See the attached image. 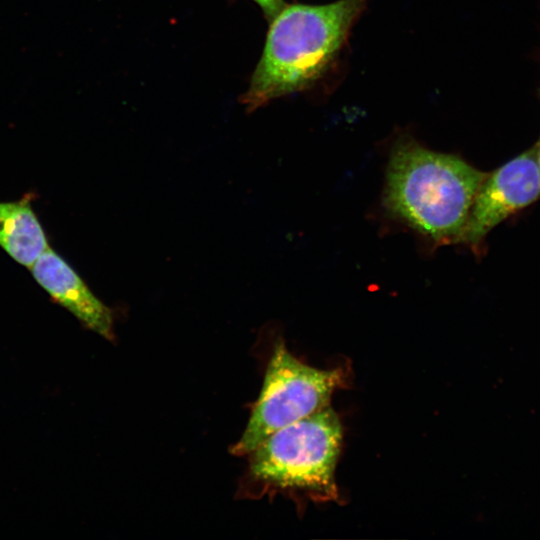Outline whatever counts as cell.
Instances as JSON below:
<instances>
[{
    "instance_id": "cell-1",
    "label": "cell",
    "mask_w": 540,
    "mask_h": 540,
    "mask_svg": "<svg viewBox=\"0 0 540 540\" xmlns=\"http://www.w3.org/2000/svg\"><path fill=\"white\" fill-rule=\"evenodd\" d=\"M367 2L286 4L270 21L262 56L242 96L248 111L318 81L343 48Z\"/></svg>"
},
{
    "instance_id": "cell-2",
    "label": "cell",
    "mask_w": 540,
    "mask_h": 540,
    "mask_svg": "<svg viewBox=\"0 0 540 540\" xmlns=\"http://www.w3.org/2000/svg\"><path fill=\"white\" fill-rule=\"evenodd\" d=\"M487 175L459 156L402 138L391 150L384 203L393 215L435 243L460 242Z\"/></svg>"
},
{
    "instance_id": "cell-3",
    "label": "cell",
    "mask_w": 540,
    "mask_h": 540,
    "mask_svg": "<svg viewBox=\"0 0 540 540\" xmlns=\"http://www.w3.org/2000/svg\"><path fill=\"white\" fill-rule=\"evenodd\" d=\"M342 425L329 406L273 433L250 455V474L279 489L335 500Z\"/></svg>"
},
{
    "instance_id": "cell-4",
    "label": "cell",
    "mask_w": 540,
    "mask_h": 540,
    "mask_svg": "<svg viewBox=\"0 0 540 540\" xmlns=\"http://www.w3.org/2000/svg\"><path fill=\"white\" fill-rule=\"evenodd\" d=\"M346 380L343 368L309 366L294 357L282 340L277 341L259 398L231 452L250 454L276 431L329 406L332 394Z\"/></svg>"
},
{
    "instance_id": "cell-5",
    "label": "cell",
    "mask_w": 540,
    "mask_h": 540,
    "mask_svg": "<svg viewBox=\"0 0 540 540\" xmlns=\"http://www.w3.org/2000/svg\"><path fill=\"white\" fill-rule=\"evenodd\" d=\"M539 198L534 146L488 173L475 196L460 242L479 247L495 226Z\"/></svg>"
},
{
    "instance_id": "cell-6",
    "label": "cell",
    "mask_w": 540,
    "mask_h": 540,
    "mask_svg": "<svg viewBox=\"0 0 540 540\" xmlns=\"http://www.w3.org/2000/svg\"><path fill=\"white\" fill-rule=\"evenodd\" d=\"M35 280L82 324L112 340L113 313L89 289L76 271L50 247L30 267Z\"/></svg>"
},
{
    "instance_id": "cell-7",
    "label": "cell",
    "mask_w": 540,
    "mask_h": 540,
    "mask_svg": "<svg viewBox=\"0 0 540 540\" xmlns=\"http://www.w3.org/2000/svg\"><path fill=\"white\" fill-rule=\"evenodd\" d=\"M0 246L15 261L28 268L49 247L31 206V196L0 202Z\"/></svg>"
},
{
    "instance_id": "cell-8",
    "label": "cell",
    "mask_w": 540,
    "mask_h": 540,
    "mask_svg": "<svg viewBox=\"0 0 540 540\" xmlns=\"http://www.w3.org/2000/svg\"><path fill=\"white\" fill-rule=\"evenodd\" d=\"M262 9L268 21H271L285 6V0H252Z\"/></svg>"
},
{
    "instance_id": "cell-9",
    "label": "cell",
    "mask_w": 540,
    "mask_h": 540,
    "mask_svg": "<svg viewBox=\"0 0 540 540\" xmlns=\"http://www.w3.org/2000/svg\"><path fill=\"white\" fill-rule=\"evenodd\" d=\"M535 149H536V160H537L538 170L540 174V137H539L538 142L535 145Z\"/></svg>"
}]
</instances>
